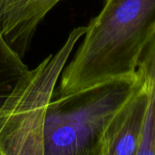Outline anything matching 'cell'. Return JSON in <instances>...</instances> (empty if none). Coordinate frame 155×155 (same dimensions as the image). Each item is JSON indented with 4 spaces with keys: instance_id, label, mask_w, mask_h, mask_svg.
<instances>
[{
    "instance_id": "obj_1",
    "label": "cell",
    "mask_w": 155,
    "mask_h": 155,
    "mask_svg": "<svg viewBox=\"0 0 155 155\" xmlns=\"http://www.w3.org/2000/svg\"><path fill=\"white\" fill-rule=\"evenodd\" d=\"M155 35V0H105L60 76L57 96L136 76Z\"/></svg>"
},
{
    "instance_id": "obj_2",
    "label": "cell",
    "mask_w": 155,
    "mask_h": 155,
    "mask_svg": "<svg viewBox=\"0 0 155 155\" xmlns=\"http://www.w3.org/2000/svg\"><path fill=\"white\" fill-rule=\"evenodd\" d=\"M85 31L86 25L73 29L58 52L20 77L0 106V155H45L47 108L73 49Z\"/></svg>"
},
{
    "instance_id": "obj_3",
    "label": "cell",
    "mask_w": 155,
    "mask_h": 155,
    "mask_svg": "<svg viewBox=\"0 0 155 155\" xmlns=\"http://www.w3.org/2000/svg\"><path fill=\"white\" fill-rule=\"evenodd\" d=\"M136 83L137 74L52 99L45 124V155L100 154L111 118Z\"/></svg>"
},
{
    "instance_id": "obj_4",
    "label": "cell",
    "mask_w": 155,
    "mask_h": 155,
    "mask_svg": "<svg viewBox=\"0 0 155 155\" xmlns=\"http://www.w3.org/2000/svg\"><path fill=\"white\" fill-rule=\"evenodd\" d=\"M147 104V90L137 75L135 86L104 131L99 155H138L145 126Z\"/></svg>"
},
{
    "instance_id": "obj_5",
    "label": "cell",
    "mask_w": 155,
    "mask_h": 155,
    "mask_svg": "<svg viewBox=\"0 0 155 155\" xmlns=\"http://www.w3.org/2000/svg\"><path fill=\"white\" fill-rule=\"evenodd\" d=\"M62 0H0V30L10 46L25 55L35 30Z\"/></svg>"
},
{
    "instance_id": "obj_6",
    "label": "cell",
    "mask_w": 155,
    "mask_h": 155,
    "mask_svg": "<svg viewBox=\"0 0 155 155\" xmlns=\"http://www.w3.org/2000/svg\"><path fill=\"white\" fill-rule=\"evenodd\" d=\"M136 73L148 94L145 126L138 155H155V35L141 56Z\"/></svg>"
},
{
    "instance_id": "obj_7",
    "label": "cell",
    "mask_w": 155,
    "mask_h": 155,
    "mask_svg": "<svg viewBox=\"0 0 155 155\" xmlns=\"http://www.w3.org/2000/svg\"><path fill=\"white\" fill-rule=\"evenodd\" d=\"M28 70L23 58L10 46L0 30V106L11 94L20 77Z\"/></svg>"
}]
</instances>
